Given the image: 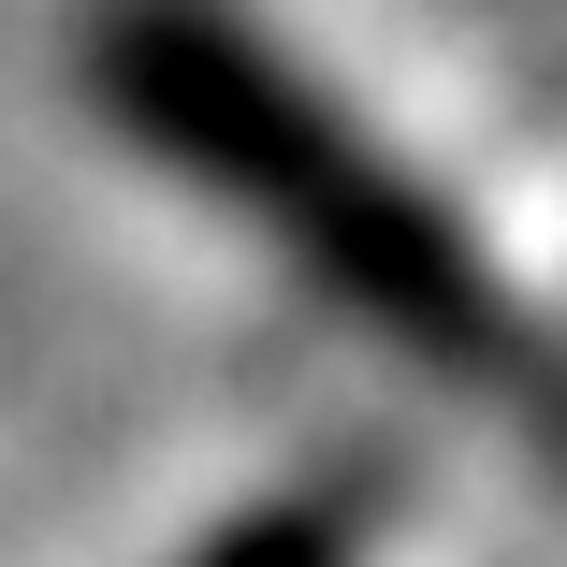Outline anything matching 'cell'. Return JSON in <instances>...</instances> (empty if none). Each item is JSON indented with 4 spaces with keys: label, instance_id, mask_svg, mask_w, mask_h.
<instances>
[{
    "label": "cell",
    "instance_id": "2",
    "mask_svg": "<svg viewBox=\"0 0 567 567\" xmlns=\"http://www.w3.org/2000/svg\"><path fill=\"white\" fill-rule=\"evenodd\" d=\"M393 495H408V466H393V451H334V466H291L277 495L218 509L175 567H379Z\"/></svg>",
    "mask_w": 567,
    "mask_h": 567
},
{
    "label": "cell",
    "instance_id": "1",
    "mask_svg": "<svg viewBox=\"0 0 567 567\" xmlns=\"http://www.w3.org/2000/svg\"><path fill=\"white\" fill-rule=\"evenodd\" d=\"M73 102L117 146H146L175 189H204L218 218H248L393 364L495 408L538 393V306L481 248V218L364 102H334L248 0H73Z\"/></svg>",
    "mask_w": 567,
    "mask_h": 567
}]
</instances>
